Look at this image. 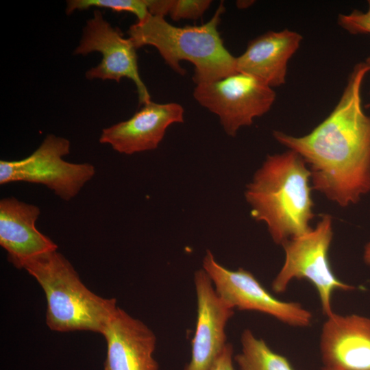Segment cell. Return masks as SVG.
I'll list each match as a JSON object with an SVG mask.
<instances>
[{
	"label": "cell",
	"mask_w": 370,
	"mask_h": 370,
	"mask_svg": "<svg viewBox=\"0 0 370 370\" xmlns=\"http://www.w3.org/2000/svg\"><path fill=\"white\" fill-rule=\"evenodd\" d=\"M370 68L356 64L336 106L311 132L294 136L275 130V139L297 153L310 172L313 189L342 207L370 192V115L361 88Z\"/></svg>",
	"instance_id": "cell-1"
},
{
	"label": "cell",
	"mask_w": 370,
	"mask_h": 370,
	"mask_svg": "<svg viewBox=\"0 0 370 370\" xmlns=\"http://www.w3.org/2000/svg\"><path fill=\"white\" fill-rule=\"evenodd\" d=\"M310 172L304 160L288 149L268 155L246 186L245 197L251 216L266 224L276 244L311 231L314 204Z\"/></svg>",
	"instance_id": "cell-2"
},
{
	"label": "cell",
	"mask_w": 370,
	"mask_h": 370,
	"mask_svg": "<svg viewBox=\"0 0 370 370\" xmlns=\"http://www.w3.org/2000/svg\"><path fill=\"white\" fill-rule=\"evenodd\" d=\"M224 11L221 3L207 23L183 27L171 25L164 16L149 14L130 27L129 38L136 49L145 45L156 48L165 62L179 74L186 73L181 61L191 62L196 84L218 80L238 72L236 57L225 48L218 31Z\"/></svg>",
	"instance_id": "cell-3"
},
{
	"label": "cell",
	"mask_w": 370,
	"mask_h": 370,
	"mask_svg": "<svg viewBox=\"0 0 370 370\" xmlns=\"http://www.w3.org/2000/svg\"><path fill=\"white\" fill-rule=\"evenodd\" d=\"M23 269L42 288L47 303L46 323L53 331L88 330L101 334L116 308L115 299L90 291L71 262L57 250L27 261Z\"/></svg>",
	"instance_id": "cell-4"
},
{
	"label": "cell",
	"mask_w": 370,
	"mask_h": 370,
	"mask_svg": "<svg viewBox=\"0 0 370 370\" xmlns=\"http://www.w3.org/2000/svg\"><path fill=\"white\" fill-rule=\"evenodd\" d=\"M332 223L331 216L323 214L310 232L282 245L284 262L271 285L274 292L280 293L293 279L308 280L317 289L323 312L328 317L334 313L331 305L333 292L355 289L338 280L332 270L328 256L333 236Z\"/></svg>",
	"instance_id": "cell-5"
},
{
	"label": "cell",
	"mask_w": 370,
	"mask_h": 370,
	"mask_svg": "<svg viewBox=\"0 0 370 370\" xmlns=\"http://www.w3.org/2000/svg\"><path fill=\"white\" fill-rule=\"evenodd\" d=\"M70 147L68 139L47 135L29 156L19 160L0 161V184L16 182L42 184L62 200L70 201L95 174V168L90 163L63 160Z\"/></svg>",
	"instance_id": "cell-6"
},
{
	"label": "cell",
	"mask_w": 370,
	"mask_h": 370,
	"mask_svg": "<svg viewBox=\"0 0 370 370\" xmlns=\"http://www.w3.org/2000/svg\"><path fill=\"white\" fill-rule=\"evenodd\" d=\"M194 98L217 115L227 135L235 136L243 127L266 114L276 97L273 88L250 75L237 72L218 80L197 84Z\"/></svg>",
	"instance_id": "cell-7"
},
{
	"label": "cell",
	"mask_w": 370,
	"mask_h": 370,
	"mask_svg": "<svg viewBox=\"0 0 370 370\" xmlns=\"http://www.w3.org/2000/svg\"><path fill=\"white\" fill-rule=\"evenodd\" d=\"M202 268L210 277L219 296L231 308L267 314L293 326L311 323V312L295 302L283 301L272 295L254 275L243 269H228L207 250Z\"/></svg>",
	"instance_id": "cell-8"
},
{
	"label": "cell",
	"mask_w": 370,
	"mask_h": 370,
	"mask_svg": "<svg viewBox=\"0 0 370 370\" xmlns=\"http://www.w3.org/2000/svg\"><path fill=\"white\" fill-rule=\"evenodd\" d=\"M136 48L130 38H125L120 30L113 27L95 9L93 17L87 21L76 55H86L97 51L101 53V62L86 73L88 79H100L119 82L122 77L135 84L140 104L150 102L151 97L138 72Z\"/></svg>",
	"instance_id": "cell-9"
},
{
	"label": "cell",
	"mask_w": 370,
	"mask_h": 370,
	"mask_svg": "<svg viewBox=\"0 0 370 370\" xmlns=\"http://www.w3.org/2000/svg\"><path fill=\"white\" fill-rule=\"evenodd\" d=\"M197 315L191 358L184 370H209L226 345L225 326L232 308L217 294L204 269L194 273Z\"/></svg>",
	"instance_id": "cell-10"
},
{
	"label": "cell",
	"mask_w": 370,
	"mask_h": 370,
	"mask_svg": "<svg viewBox=\"0 0 370 370\" xmlns=\"http://www.w3.org/2000/svg\"><path fill=\"white\" fill-rule=\"evenodd\" d=\"M184 114L177 103L151 101L129 119L103 129L99 140L126 155L154 150L171 125L184 122Z\"/></svg>",
	"instance_id": "cell-11"
},
{
	"label": "cell",
	"mask_w": 370,
	"mask_h": 370,
	"mask_svg": "<svg viewBox=\"0 0 370 370\" xmlns=\"http://www.w3.org/2000/svg\"><path fill=\"white\" fill-rule=\"evenodd\" d=\"M101 334L107 343L104 370H158L156 335L140 320L116 306Z\"/></svg>",
	"instance_id": "cell-12"
},
{
	"label": "cell",
	"mask_w": 370,
	"mask_h": 370,
	"mask_svg": "<svg viewBox=\"0 0 370 370\" xmlns=\"http://www.w3.org/2000/svg\"><path fill=\"white\" fill-rule=\"evenodd\" d=\"M320 350L328 370H370V318L334 313L323 325Z\"/></svg>",
	"instance_id": "cell-13"
},
{
	"label": "cell",
	"mask_w": 370,
	"mask_h": 370,
	"mask_svg": "<svg viewBox=\"0 0 370 370\" xmlns=\"http://www.w3.org/2000/svg\"><path fill=\"white\" fill-rule=\"evenodd\" d=\"M40 214L37 206L14 197L0 200V245L7 251L8 261L17 269H23L34 257L58 249L51 239L37 230Z\"/></svg>",
	"instance_id": "cell-14"
},
{
	"label": "cell",
	"mask_w": 370,
	"mask_h": 370,
	"mask_svg": "<svg viewBox=\"0 0 370 370\" xmlns=\"http://www.w3.org/2000/svg\"><path fill=\"white\" fill-rule=\"evenodd\" d=\"M302 38L300 34L288 29L258 36L248 43L243 53L236 57L237 71L254 76L271 88L284 84L288 62Z\"/></svg>",
	"instance_id": "cell-15"
},
{
	"label": "cell",
	"mask_w": 370,
	"mask_h": 370,
	"mask_svg": "<svg viewBox=\"0 0 370 370\" xmlns=\"http://www.w3.org/2000/svg\"><path fill=\"white\" fill-rule=\"evenodd\" d=\"M241 342V352L234 357L240 370H294L285 357L273 352L250 330L243 331Z\"/></svg>",
	"instance_id": "cell-16"
},
{
	"label": "cell",
	"mask_w": 370,
	"mask_h": 370,
	"mask_svg": "<svg viewBox=\"0 0 370 370\" xmlns=\"http://www.w3.org/2000/svg\"><path fill=\"white\" fill-rule=\"evenodd\" d=\"M91 7L131 12L136 16L138 21L145 19L149 14L147 0H69L66 1V13L71 14L75 10Z\"/></svg>",
	"instance_id": "cell-17"
},
{
	"label": "cell",
	"mask_w": 370,
	"mask_h": 370,
	"mask_svg": "<svg viewBox=\"0 0 370 370\" xmlns=\"http://www.w3.org/2000/svg\"><path fill=\"white\" fill-rule=\"evenodd\" d=\"M210 0H168L167 14L174 21L197 20L209 8Z\"/></svg>",
	"instance_id": "cell-18"
},
{
	"label": "cell",
	"mask_w": 370,
	"mask_h": 370,
	"mask_svg": "<svg viewBox=\"0 0 370 370\" xmlns=\"http://www.w3.org/2000/svg\"><path fill=\"white\" fill-rule=\"evenodd\" d=\"M337 21L340 27L351 34H370V0L366 12L354 10L348 14H339Z\"/></svg>",
	"instance_id": "cell-19"
},
{
	"label": "cell",
	"mask_w": 370,
	"mask_h": 370,
	"mask_svg": "<svg viewBox=\"0 0 370 370\" xmlns=\"http://www.w3.org/2000/svg\"><path fill=\"white\" fill-rule=\"evenodd\" d=\"M233 352L232 345L227 343L209 370H234Z\"/></svg>",
	"instance_id": "cell-20"
},
{
	"label": "cell",
	"mask_w": 370,
	"mask_h": 370,
	"mask_svg": "<svg viewBox=\"0 0 370 370\" xmlns=\"http://www.w3.org/2000/svg\"><path fill=\"white\" fill-rule=\"evenodd\" d=\"M363 257H364L365 262L367 264H370V242H369L365 247Z\"/></svg>",
	"instance_id": "cell-21"
},
{
	"label": "cell",
	"mask_w": 370,
	"mask_h": 370,
	"mask_svg": "<svg viewBox=\"0 0 370 370\" xmlns=\"http://www.w3.org/2000/svg\"><path fill=\"white\" fill-rule=\"evenodd\" d=\"M251 1H237V5L239 8H247L245 5H247V6H249L251 4Z\"/></svg>",
	"instance_id": "cell-22"
},
{
	"label": "cell",
	"mask_w": 370,
	"mask_h": 370,
	"mask_svg": "<svg viewBox=\"0 0 370 370\" xmlns=\"http://www.w3.org/2000/svg\"><path fill=\"white\" fill-rule=\"evenodd\" d=\"M368 66L370 68V56L367 58L365 62Z\"/></svg>",
	"instance_id": "cell-23"
},
{
	"label": "cell",
	"mask_w": 370,
	"mask_h": 370,
	"mask_svg": "<svg viewBox=\"0 0 370 370\" xmlns=\"http://www.w3.org/2000/svg\"><path fill=\"white\" fill-rule=\"evenodd\" d=\"M322 370H328V369H323Z\"/></svg>",
	"instance_id": "cell-24"
}]
</instances>
